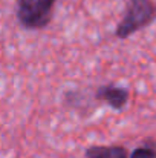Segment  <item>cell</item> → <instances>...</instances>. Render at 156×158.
<instances>
[{"label":"cell","mask_w":156,"mask_h":158,"mask_svg":"<svg viewBox=\"0 0 156 158\" xmlns=\"http://www.w3.org/2000/svg\"><path fill=\"white\" fill-rule=\"evenodd\" d=\"M156 20V3L153 0H129L124 15L115 29V37L126 40Z\"/></svg>","instance_id":"cell-1"},{"label":"cell","mask_w":156,"mask_h":158,"mask_svg":"<svg viewBox=\"0 0 156 158\" xmlns=\"http://www.w3.org/2000/svg\"><path fill=\"white\" fill-rule=\"evenodd\" d=\"M57 0H17V20L23 29L37 31L46 28L52 20Z\"/></svg>","instance_id":"cell-2"},{"label":"cell","mask_w":156,"mask_h":158,"mask_svg":"<svg viewBox=\"0 0 156 158\" xmlns=\"http://www.w3.org/2000/svg\"><path fill=\"white\" fill-rule=\"evenodd\" d=\"M95 98L98 102H104L113 110H122L130 98V91L126 86L118 85H103L95 91Z\"/></svg>","instance_id":"cell-3"},{"label":"cell","mask_w":156,"mask_h":158,"mask_svg":"<svg viewBox=\"0 0 156 158\" xmlns=\"http://www.w3.org/2000/svg\"><path fill=\"white\" fill-rule=\"evenodd\" d=\"M86 158H129V152L124 146H90L84 152Z\"/></svg>","instance_id":"cell-4"},{"label":"cell","mask_w":156,"mask_h":158,"mask_svg":"<svg viewBox=\"0 0 156 158\" xmlns=\"http://www.w3.org/2000/svg\"><path fill=\"white\" fill-rule=\"evenodd\" d=\"M129 158H156V146L153 143H144L132 151Z\"/></svg>","instance_id":"cell-5"}]
</instances>
